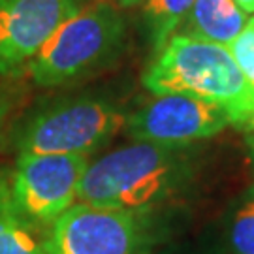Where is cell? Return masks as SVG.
I'll use <instances>...</instances> for the list:
<instances>
[{
  "label": "cell",
  "instance_id": "17",
  "mask_svg": "<svg viewBox=\"0 0 254 254\" xmlns=\"http://www.w3.org/2000/svg\"><path fill=\"white\" fill-rule=\"evenodd\" d=\"M2 111H4V108H2V104H0V119H2Z\"/></svg>",
  "mask_w": 254,
  "mask_h": 254
},
{
  "label": "cell",
  "instance_id": "18",
  "mask_svg": "<svg viewBox=\"0 0 254 254\" xmlns=\"http://www.w3.org/2000/svg\"><path fill=\"white\" fill-rule=\"evenodd\" d=\"M253 23H254V17H253Z\"/></svg>",
  "mask_w": 254,
  "mask_h": 254
},
{
  "label": "cell",
  "instance_id": "8",
  "mask_svg": "<svg viewBox=\"0 0 254 254\" xmlns=\"http://www.w3.org/2000/svg\"><path fill=\"white\" fill-rule=\"evenodd\" d=\"M89 0H0V75L30 66L46 42Z\"/></svg>",
  "mask_w": 254,
  "mask_h": 254
},
{
  "label": "cell",
  "instance_id": "15",
  "mask_svg": "<svg viewBox=\"0 0 254 254\" xmlns=\"http://www.w3.org/2000/svg\"><path fill=\"white\" fill-rule=\"evenodd\" d=\"M247 147H249L251 166H253V172H254V132H253V134H249V137H247Z\"/></svg>",
  "mask_w": 254,
  "mask_h": 254
},
{
  "label": "cell",
  "instance_id": "6",
  "mask_svg": "<svg viewBox=\"0 0 254 254\" xmlns=\"http://www.w3.org/2000/svg\"><path fill=\"white\" fill-rule=\"evenodd\" d=\"M87 166L85 154H19L8 181L13 207L34 228L51 226L77 203Z\"/></svg>",
  "mask_w": 254,
  "mask_h": 254
},
{
  "label": "cell",
  "instance_id": "1",
  "mask_svg": "<svg viewBox=\"0 0 254 254\" xmlns=\"http://www.w3.org/2000/svg\"><path fill=\"white\" fill-rule=\"evenodd\" d=\"M153 94H190L226 111L232 125L253 130L254 94L226 46L173 34L143 73Z\"/></svg>",
  "mask_w": 254,
  "mask_h": 254
},
{
  "label": "cell",
  "instance_id": "10",
  "mask_svg": "<svg viewBox=\"0 0 254 254\" xmlns=\"http://www.w3.org/2000/svg\"><path fill=\"white\" fill-rule=\"evenodd\" d=\"M34 230L13 207L9 183L0 177V254H46Z\"/></svg>",
  "mask_w": 254,
  "mask_h": 254
},
{
  "label": "cell",
  "instance_id": "7",
  "mask_svg": "<svg viewBox=\"0 0 254 254\" xmlns=\"http://www.w3.org/2000/svg\"><path fill=\"white\" fill-rule=\"evenodd\" d=\"M228 125L232 119L220 106L190 94H154L127 121L134 139L172 149L215 136Z\"/></svg>",
  "mask_w": 254,
  "mask_h": 254
},
{
  "label": "cell",
  "instance_id": "9",
  "mask_svg": "<svg viewBox=\"0 0 254 254\" xmlns=\"http://www.w3.org/2000/svg\"><path fill=\"white\" fill-rule=\"evenodd\" d=\"M247 23V13L236 0H194L175 34L228 47L243 32Z\"/></svg>",
  "mask_w": 254,
  "mask_h": 254
},
{
  "label": "cell",
  "instance_id": "12",
  "mask_svg": "<svg viewBox=\"0 0 254 254\" xmlns=\"http://www.w3.org/2000/svg\"><path fill=\"white\" fill-rule=\"evenodd\" d=\"M230 247L234 254H254V190L234 215L230 228Z\"/></svg>",
  "mask_w": 254,
  "mask_h": 254
},
{
  "label": "cell",
  "instance_id": "2",
  "mask_svg": "<svg viewBox=\"0 0 254 254\" xmlns=\"http://www.w3.org/2000/svg\"><path fill=\"white\" fill-rule=\"evenodd\" d=\"M179 172L175 149L137 141L89 162L77 190V201L147 213L173 190Z\"/></svg>",
  "mask_w": 254,
  "mask_h": 254
},
{
  "label": "cell",
  "instance_id": "11",
  "mask_svg": "<svg viewBox=\"0 0 254 254\" xmlns=\"http://www.w3.org/2000/svg\"><path fill=\"white\" fill-rule=\"evenodd\" d=\"M194 0H147L145 19L156 51L175 34L183 19L190 11Z\"/></svg>",
  "mask_w": 254,
  "mask_h": 254
},
{
  "label": "cell",
  "instance_id": "5",
  "mask_svg": "<svg viewBox=\"0 0 254 254\" xmlns=\"http://www.w3.org/2000/svg\"><path fill=\"white\" fill-rule=\"evenodd\" d=\"M127 115L102 100H75L44 111L19 139L21 154H87L127 127Z\"/></svg>",
  "mask_w": 254,
  "mask_h": 254
},
{
  "label": "cell",
  "instance_id": "16",
  "mask_svg": "<svg viewBox=\"0 0 254 254\" xmlns=\"http://www.w3.org/2000/svg\"><path fill=\"white\" fill-rule=\"evenodd\" d=\"M121 6H141L147 4V0H117Z\"/></svg>",
  "mask_w": 254,
  "mask_h": 254
},
{
  "label": "cell",
  "instance_id": "4",
  "mask_svg": "<svg viewBox=\"0 0 254 254\" xmlns=\"http://www.w3.org/2000/svg\"><path fill=\"white\" fill-rule=\"evenodd\" d=\"M145 213L73 203L49 226L46 254H143Z\"/></svg>",
  "mask_w": 254,
  "mask_h": 254
},
{
  "label": "cell",
  "instance_id": "14",
  "mask_svg": "<svg viewBox=\"0 0 254 254\" xmlns=\"http://www.w3.org/2000/svg\"><path fill=\"white\" fill-rule=\"evenodd\" d=\"M236 2L245 13H254V0H236Z\"/></svg>",
  "mask_w": 254,
  "mask_h": 254
},
{
  "label": "cell",
  "instance_id": "13",
  "mask_svg": "<svg viewBox=\"0 0 254 254\" xmlns=\"http://www.w3.org/2000/svg\"><path fill=\"white\" fill-rule=\"evenodd\" d=\"M230 53L234 55L237 66L241 68V72L245 75L247 83L251 85L254 94V23L253 19H249L247 27L243 28V32L228 46ZM254 132V125H253Z\"/></svg>",
  "mask_w": 254,
  "mask_h": 254
},
{
  "label": "cell",
  "instance_id": "3",
  "mask_svg": "<svg viewBox=\"0 0 254 254\" xmlns=\"http://www.w3.org/2000/svg\"><path fill=\"white\" fill-rule=\"evenodd\" d=\"M127 42V23L111 2L85 4L46 42L28 66L40 87H59L98 72L117 59Z\"/></svg>",
  "mask_w": 254,
  "mask_h": 254
}]
</instances>
